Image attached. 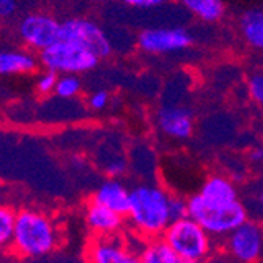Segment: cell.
Masks as SVG:
<instances>
[{"label": "cell", "instance_id": "obj_1", "mask_svg": "<svg viewBox=\"0 0 263 263\" xmlns=\"http://www.w3.org/2000/svg\"><path fill=\"white\" fill-rule=\"evenodd\" d=\"M171 196L156 184H136L129 193L131 224L145 236H159L171 226Z\"/></svg>", "mask_w": 263, "mask_h": 263}, {"label": "cell", "instance_id": "obj_2", "mask_svg": "<svg viewBox=\"0 0 263 263\" xmlns=\"http://www.w3.org/2000/svg\"><path fill=\"white\" fill-rule=\"evenodd\" d=\"M60 236L54 221L36 210H21L16 213L11 246L24 257L38 258L55 251Z\"/></svg>", "mask_w": 263, "mask_h": 263}, {"label": "cell", "instance_id": "obj_3", "mask_svg": "<svg viewBox=\"0 0 263 263\" xmlns=\"http://www.w3.org/2000/svg\"><path fill=\"white\" fill-rule=\"evenodd\" d=\"M189 218L197 221L210 235H229L236 227L248 221V210L240 202L232 203H213L205 200L200 194L187 200Z\"/></svg>", "mask_w": 263, "mask_h": 263}, {"label": "cell", "instance_id": "obj_4", "mask_svg": "<svg viewBox=\"0 0 263 263\" xmlns=\"http://www.w3.org/2000/svg\"><path fill=\"white\" fill-rule=\"evenodd\" d=\"M40 63L57 74H82L97 68L100 59L84 46L59 40L40 52Z\"/></svg>", "mask_w": 263, "mask_h": 263}, {"label": "cell", "instance_id": "obj_5", "mask_svg": "<svg viewBox=\"0 0 263 263\" xmlns=\"http://www.w3.org/2000/svg\"><path fill=\"white\" fill-rule=\"evenodd\" d=\"M162 238L180 258L200 261L211 248L210 233L189 216L171 222Z\"/></svg>", "mask_w": 263, "mask_h": 263}, {"label": "cell", "instance_id": "obj_6", "mask_svg": "<svg viewBox=\"0 0 263 263\" xmlns=\"http://www.w3.org/2000/svg\"><path fill=\"white\" fill-rule=\"evenodd\" d=\"M60 40L73 41L91 51L100 60L112 54V41L98 22L85 17H71L62 22Z\"/></svg>", "mask_w": 263, "mask_h": 263}, {"label": "cell", "instance_id": "obj_7", "mask_svg": "<svg viewBox=\"0 0 263 263\" xmlns=\"http://www.w3.org/2000/svg\"><path fill=\"white\" fill-rule=\"evenodd\" d=\"M194 43V36L183 27H148L137 35L140 51L152 55H164L184 51Z\"/></svg>", "mask_w": 263, "mask_h": 263}, {"label": "cell", "instance_id": "obj_8", "mask_svg": "<svg viewBox=\"0 0 263 263\" xmlns=\"http://www.w3.org/2000/svg\"><path fill=\"white\" fill-rule=\"evenodd\" d=\"M62 22L51 14L30 13L26 14L17 24L19 38L26 43L30 49L44 51L60 40Z\"/></svg>", "mask_w": 263, "mask_h": 263}, {"label": "cell", "instance_id": "obj_9", "mask_svg": "<svg viewBox=\"0 0 263 263\" xmlns=\"http://www.w3.org/2000/svg\"><path fill=\"white\" fill-rule=\"evenodd\" d=\"M227 248L232 257L238 261H257L263 252V227L254 221H246L229 233Z\"/></svg>", "mask_w": 263, "mask_h": 263}, {"label": "cell", "instance_id": "obj_10", "mask_svg": "<svg viewBox=\"0 0 263 263\" xmlns=\"http://www.w3.org/2000/svg\"><path fill=\"white\" fill-rule=\"evenodd\" d=\"M156 125L167 137L184 140L194 133V115L184 106L164 103L156 110Z\"/></svg>", "mask_w": 263, "mask_h": 263}, {"label": "cell", "instance_id": "obj_11", "mask_svg": "<svg viewBox=\"0 0 263 263\" xmlns=\"http://www.w3.org/2000/svg\"><path fill=\"white\" fill-rule=\"evenodd\" d=\"M131 252L125 245L110 236H97L91 240L85 251L87 263H126Z\"/></svg>", "mask_w": 263, "mask_h": 263}, {"label": "cell", "instance_id": "obj_12", "mask_svg": "<svg viewBox=\"0 0 263 263\" xmlns=\"http://www.w3.org/2000/svg\"><path fill=\"white\" fill-rule=\"evenodd\" d=\"M129 193L131 189H128L122 181L110 178L100 184L91 200L117 211L122 216H126L129 208Z\"/></svg>", "mask_w": 263, "mask_h": 263}, {"label": "cell", "instance_id": "obj_13", "mask_svg": "<svg viewBox=\"0 0 263 263\" xmlns=\"http://www.w3.org/2000/svg\"><path fill=\"white\" fill-rule=\"evenodd\" d=\"M87 226L91 232H95L100 236H110L120 230L123 224V216L117 211L100 205L97 202H90L85 213Z\"/></svg>", "mask_w": 263, "mask_h": 263}, {"label": "cell", "instance_id": "obj_14", "mask_svg": "<svg viewBox=\"0 0 263 263\" xmlns=\"http://www.w3.org/2000/svg\"><path fill=\"white\" fill-rule=\"evenodd\" d=\"M38 66L36 57L29 51L0 47V76L33 73Z\"/></svg>", "mask_w": 263, "mask_h": 263}, {"label": "cell", "instance_id": "obj_15", "mask_svg": "<svg viewBox=\"0 0 263 263\" xmlns=\"http://www.w3.org/2000/svg\"><path fill=\"white\" fill-rule=\"evenodd\" d=\"M240 33L249 47L263 52V8H251L241 14Z\"/></svg>", "mask_w": 263, "mask_h": 263}, {"label": "cell", "instance_id": "obj_16", "mask_svg": "<svg viewBox=\"0 0 263 263\" xmlns=\"http://www.w3.org/2000/svg\"><path fill=\"white\" fill-rule=\"evenodd\" d=\"M205 200L213 203H232L238 200L235 184L222 175H213L205 180L199 193Z\"/></svg>", "mask_w": 263, "mask_h": 263}, {"label": "cell", "instance_id": "obj_17", "mask_svg": "<svg viewBox=\"0 0 263 263\" xmlns=\"http://www.w3.org/2000/svg\"><path fill=\"white\" fill-rule=\"evenodd\" d=\"M178 4L191 16L206 24L218 22L226 14L224 0H178Z\"/></svg>", "mask_w": 263, "mask_h": 263}, {"label": "cell", "instance_id": "obj_18", "mask_svg": "<svg viewBox=\"0 0 263 263\" xmlns=\"http://www.w3.org/2000/svg\"><path fill=\"white\" fill-rule=\"evenodd\" d=\"M140 260L142 263H180L181 258L164 238H155L142 248Z\"/></svg>", "mask_w": 263, "mask_h": 263}, {"label": "cell", "instance_id": "obj_19", "mask_svg": "<svg viewBox=\"0 0 263 263\" xmlns=\"http://www.w3.org/2000/svg\"><path fill=\"white\" fill-rule=\"evenodd\" d=\"M82 90V81L78 74H59L55 95L62 100H73Z\"/></svg>", "mask_w": 263, "mask_h": 263}, {"label": "cell", "instance_id": "obj_20", "mask_svg": "<svg viewBox=\"0 0 263 263\" xmlns=\"http://www.w3.org/2000/svg\"><path fill=\"white\" fill-rule=\"evenodd\" d=\"M14 222H16V213L4 205H0V249L11 246Z\"/></svg>", "mask_w": 263, "mask_h": 263}, {"label": "cell", "instance_id": "obj_21", "mask_svg": "<svg viewBox=\"0 0 263 263\" xmlns=\"http://www.w3.org/2000/svg\"><path fill=\"white\" fill-rule=\"evenodd\" d=\"M248 91L254 103L263 106V71L252 73L248 79Z\"/></svg>", "mask_w": 263, "mask_h": 263}, {"label": "cell", "instance_id": "obj_22", "mask_svg": "<svg viewBox=\"0 0 263 263\" xmlns=\"http://www.w3.org/2000/svg\"><path fill=\"white\" fill-rule=\"evenodd\" d=\"M59 81V74L54 71L46 69L44 73H41L36 79V91L40 95H51L55 91V85Z\"/></svg>", "mask_w": 263, "mask_h": 263}, {"label": "cell", "instance_id": "obj_23", "mask_svg": "<svg viewBox=\"0 0 263 263\" xmlns=\"http://www.w3.org/2000/svg\"><path fill=\"white\" fill-rule=\"evenodd\" d=\"M110 103V95L107 90H95L93 93H90V97L87 98V104L91 110L95 112H101L104 110Z\"/></svg>", "mask_w": 263, "mask_h": 263}, {"label": "cell", "instance_id": "obj_24", "mask_svg": "<svg viewBox=\"0 0 263 263\" xmlns=\"http://www.w3.org/2000/svg\"><path fill=\"white\" fill-rule=\"evenodd\" d=\"M169 210H171V219L178 221L183 218L189 216V210H187V200L181 199V197H175L171 196V203H169Z\"/></svg>", "mask_w": 263, "mask_h": 263}, {"label": "cell", "instance_id": "obj_25", "mask_svg": "<svg viewBox=\"0 0 263 263\" xmlns=\"http://www.w3.org/2000/svg\"><path fill=\"white\" fill-rule=\"evenodd\" d=\"M126 159L123 158H117L114 161H110L109 164H106V174L109 177H120L126 172Z\"/></svg>", "mask_w": 263, "mask_h": 263}, {"label": "cell", "instance_id": "obj_26", "mask_svg": "<svg viewBox=\"0 0 263 263\" xmlns=\"http://www.w3.org/2000/svg\"><path fill=\"white\" fill-rule=\"evenodd\" d=\"M17 13V0H0V21H8Z\"/></svg>", "mask_w": 263, "mask_h": 263}, {"label": "cell", "instance_id": "obj_27", "mask_svg": "<svg viewBox=\"0 0 263 263\" xmlns=\"http://www.w3.org/2000/svg\"><path fill=\"white\" fill-rule=\"evenodd\" d=\"M169 0H133L131 7H137V8H158L165 5Z\"/></svg>", "mask_w": 263, "mask_h": 263}, {"label": "cell", "instance_id": "obj_28", "mask_svg": "<svg viewBox=\"0 0 263 263\" xmlns=\"http://www.w3.org/2000/svg\"><path fill=\"white\" fill-rule=\"evenodd\" d=\"M249 158H251L252 162H261L263 161V148L261 147H257V148L251 150Z\"/></svg>", "mask_w": 263, "mask_h": 263}, {"label": "cell", "instance_id": "obj_29", "mask_svg": "<svg viewBox=\"0 0 263 263\" xmlns=\"http://www.w3.org/2000/svg\"><path fill=\"white\" fill-rule=\"evenodd\" d=\"M180 263H200V261H197V260H187V258H181V260H180Z\"/></svg>", "mask_w": 263, "mask_h": 263}, {"label": "cell", "instance_id": "obj_30", "mask_svg": "<svg viewBox=\"0 0 263 263\" xmlns=\"http://www.w3.org/2000/svg\"><path fill=\"white\" fill-rule=\"evenodd\" d=\"M258 203L263 206V191H261V193H260V196H258Z\"/></svg>", "mask_w": 263, "mask_h": 263}, {"label": "cell", "instance_id": "obj_31", "mask_svg": "<svg viewBox=\"0 0 263 263\" xmlns=\"http://www.w3.org/2000/svg\"><path fill=\"white\" fill-rule=\"evenodd\" d=\"M123 2H125L126 5H131V4H133V0H123Z\"/></svg>", "mask_w": 263, "mask_h": 263}, {"label": "cell", "instance_id": "obj_32", "mask_svg": "<svg viewBox=\"0 0 263 263\" xmlns=\"http://www.w3.org/2000/svg\"><path fill=\"white\" fill-rule=\"evenodd\" d=\"M98 2H110V0H98Z\"/></svg>", "mask_w": 263, "mask_h": 263}]
</instances>
